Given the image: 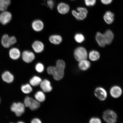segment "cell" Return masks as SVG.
Wrapping results in <instances>:
<instances>
[{
    "label": "cell",
    "mask_w": 123,
    "mask_h": 123,
    "mask_svg": "<svg viewBox=\"0 0 123 123\" xmlns=\"http://www.w3.org/2000/svg\"></svg>",
    "instance_id": "cell-39"
},
{
    "label": "cell",
    "mask_w": 123,
    "mask_h": 123,
    "mask_svg": "<svg viewBox=\"0 0 123 123\" xmlns=\"http://www.w3.org/2000/svg\"><path fill=\"white\" fill-rule=\"evenodd\" d=\"M103 117L104 120L107 123H115L117 119V115L113 111L108 110L104 112Z\"/></svg>",
    "instance_id": "cell-4"
},
{
    "label": "cell",
    "mask_w": 123,
    "mask_h": 123,
    "mask_svg": "<svg viewBox=\"0 0 123 123\" xmlns=\"http://www.w3.org/2000/svg\"><path fill=\"white\" fill-rule=\"evenodd\" d=\"M44 68L43 64L41 63H38L35 65V69L38 73H41L44 71Z\"/></svg>",
    "instance_id": "cell-29"
},
{
    "label": "cell",
    "mask_w": 123,
    "mask_h": 123,
    "mask_svg": "<svg viewBox=\"0 0 123 123\" xmlns=\"http://www.w3.org/2000/svg\"><path fill=\"white\" fill-rule=\"evenodd\" d=\"M2 79L5 82L10 83H12L14 79L13 74L9 71H6L2 75Z\"/></svg>",
    "instance_id": "cell-20"
},
{
    "label": "cell",
    "mask_w": 123,
    "mask_h": 123,
    "mask_svg": "<svg viewBox=\"0 0 123 123\" xmlns=\"http://www.w3.org/2000/svg\"><path fill=\"white\" fill-rule=\"evenodd\" d=\"M106 44H110L113 41L114 35L111 30H108L103 34Z\"/></svg>",
    "instance_id": "cell-19"
},
{
    "label": "cell",
    "mask_w": 123,
    "mask_h": 123,
    "mask_svg": "<svg viewBox=\"0 0 123 123\" xmlns=\"http://www.w3.org/2000/svg\"><path fill=\"white\" fill-rule=\"evenodd\" d=\"M55 68V67L54 66H50L47 69L48 73L49 74L53 75L54 71Z\"/></svg>",
    "instance_id": "cell-33"
},
{
    "label": "cell",
    "mask_w": 123,
    "mask_h": 123,
    "mask_svg": "<svg viewBox=\"0 0 123 123\" xmlns=\"http://www.w3.org/2000/svg\"><path fill=\"white\" fill-rule=\"evenodd\" d=\"M70 6L67 3L61 2L59 3L57 6V10L58 13L61 15L67 14L70 11Z\"/></svg>",
    "instance_id": "cell-8"
},
{
    "label": "cell",
    "mask_w": 123,
    "mask_h": 123,
    "mask_svg": "<svg viewBox=\"0 0 123 123\" xmlns=\"http://www.w3.org/2000/svg\"><path fill=\"white\" fill-rule=\"evenodd\" d=\"M40 85L41 89L44 92H50L52 90L50 82L48 80L45 79L42 81Z\"/></svg>",
    "instance_id": "cell-14"
},
{
    "label": "cell",
    "mask_w": 123,
    "mask_h": 123,
    "mask_svg": "<svg viewBox=\"0 0 123 123\" xmlns=\"http://www.w3.org/2000/svg\"><path fill=\"white\" fill-rule=\"evenodd\" d=\"M74 55L75 59L77 61L80 62L87 59V52L84 48L79 47L77 48L74 50Z\"/></svg>",
    "instance_id": "cell-3"
},
{
    "label": "cell",
    "mask_w": 123,
    "mask_h": 123,
    "mask_svg": "<svg viewBox=\"0 0 123 123\" xmlns=\"http://www.w3.org/2000/svg\"><path fill=\"white\" fill-rule=\"evenodd\" d=\"M9 40H10V43L11 46L17 42L16 38L14 36L10 37Z\"/></svg>",
    "instance_id": "cell-34"
},
{
    "label": "cell",
    "mask_w": 123,
    "mask_h": 123,
    "mask_svg": "<svg viewBox=\"0 0 123 123\" xmlns=\"http://www.w3.org/2000/svg\"><path fill=\"white\" fill-rule=\"evenodd\" d=\"M48 6L50 9H53L55 6V2L53 0H47V2Z\"/></svg>",
    "instance_id": "cell-31"
},
{
    "label": "cell",
    "mask_w": 123,
    "mask_h": 123,
    "mask_svg": "<svg viewBox=\"0 0 123 123\" xmlns=\"http://www.w3.org/2000/svg\"><path fill=\"white\" fill-rule=\"evenodd\" d=\"M35 99L39 102H43L45 101V96L44 92L38 91L37 92L35 96Z\"/></svg>",
    "instance_id": "cell-25"
},
{
    "label": "cell",
    "mask_w": 123,
    "mask_h": 123,
    "mask_svg": "<svg viewBox=\"0 0 123 123\" xmlns=\"http://www.w3.org/2000/svg\"><path fill=\"white\" fill-rule=\"evenodd\" d=\"M49 41L52 44L55 45H58L62 42V38L59 35H53L49 37Z\"/></svg>",
    "instance_id": "cell-17"
},
{
    "label": "cell",
    "mask_w": 123,
    "mask_h": 123,
    "mask_svg": "<svg viewBox=\"0 0 123 123\" xmlns=\"http://www.w3.org/2000/svg\"><path fill=\"white\" fill-rule=\"evenodd\" d=\"M70 0L74 1V0Z\"/></svg>",
    "instance_id": "cell-38"
},
{
    "label": "cell",
    "mask_w": 123,
    "mask_h": 123,
    "mask_svg": "<svg viewBox=\"0 0 123 123\" xmlns=\"http://www.w3.org/2000/svg\"><path fill=\"white\" fill-rule=\"evenodd\" d=\"M110 94L113 98H117L120 97L122 93V90L120 87L115 86L111 87L110 90Z\"/></svg>",
    "instance_id": "cell-13"
},
{
    "label": "cell",
    "mask_w": 123,
    "mask_h": 123,
    "mask_svg": "<svg viewBox=\"0 0 123 123\" xmlns=\"http://www.w3.org/2000/svg\"><path fill=\"white\" fill-rule=\"evenodd\" d=\"M114 14L110 11L105 12L104 15V19L106 23L108 24H112L114 21Z\"/></svg>",
    "instance_id": "cell-15"
},
{
    "label": "cell",
    "mask_w": 123,
    "mask_h": 123,
    "mask_svg": "<svg viewBox=\"0 0 123 123\" xmlns=\"http://www.w3.org/2000/svg\"><path fill=\"white\" fill-rule=\"evenodd\" d=\"M10 4V0H0V11H5Z\"/></svg>",
    "instance_id": "cell-23"
},
{
    "label": "cell",
    "mask_w": 123,
    "mask_h": 123,
    "mask_svg": "<svg viewBox=\"0 0 123 123\" xmlns=\"http://www.w3.org/2000/svg\"><path fill=\"white\" fill-rule=\"evenodd\" d=\"M24 104L25 107L29 108L32 110H37L40 105L39 102L29 97H27L25 99Z\"/></svg>",
    "instance_id": "cell-5"
},
{
    "label": "cell",
    "mask_w": 123,
    "mask_h": 123,
    "mask_svg": "<svg viewBox=\"0 0 123 123\" xmlns=\"http://www.w3.org/2000/svg\"><path fill=\"white\" fill-rule=\"evenodd\" d=\"M12 15L10 12L4 11L0 14V23L5 25L10 22L12 19Z\"/></svg>",
    "instance_id": "cell-10"
},
{
    "label": "cell",
    "mask_w": 123,
    "mask_h": 123,
    "mask_svg": "<svg viewBox=\"0 0 123 123\" xmlns=\"http://www.w3.org/2000/svg\"><path fill=\"white\" fill-rule=\"evenodd\" d=\"M65 67V63L63 60H59L57 61L53 75L54 79L58 81L62 79L64 76Z\"/></svg>",
    "instance_id": "cell-1"
},
{
    "label": "cell",
    "mask_w": 123,
    "mask_h": 123,
    "mask_svg": "<svg viewBox=\"0 0 123 123\" xmlns=\"http://www.w3.org/2000/svg\"><path fill=\"white\" fill-rule=\"evenodd\" d=\"M31 123H42L41 121L38 118H35L32 120Z\"/></svg>",
    "instance_id": "cell-36"
},
{
    "label": "cell",
    "mask_w": 123,
    "mask_h": 123,
    "mask_svg": "<svg viewBox=\"0 0 123 123\" xmlns=\"http://www.w3.org/2000/svg\"><path fill=\"white\" fill-rule=\"evenodd\" d=\"M21 90L24 93L28 94L32 92L33 89L31 85L27 84L21 86Z\"/></svg>",
    "instance_id": "cell-27"
},
{
    "label": "cell",
    "mask_w": 123,
    "mask_h": 123,
    "mask_svg": "<svg viewBox=\"0 0 123 123\" xmlns=\"http://www.w3.org/2000/svg\"><path fill=\"white\" fill-rule=\"evenodd\" d=\"M9 38L10 37L7 34L4 35L1 38V44L5 48H8L11 46Z\"/></svg>",
    "instance_id": "cell-22"
},
{
    "label": "cell",
    "mask_w": 123,
    "mask_h": 123,
    "mask_svg": "<svg viewBox=\"0 0 123 123\" xmlns=\"http://www.w3.org/2000/svg\"><path fill=\"white\" fill-rule=\"evenodd\" d=\"M25 106L21 102L14 103L11 106V110L14 112L17 116H20L25 111Z\"/></svg>",
    "instance_id": "cell-6"
},
{
    "label": "cell",
    "mask_w": 123,
    "mask_h": 123,
    "mask_svg": "<svg viewBox=\"0 0 123 123\" xmlns=\"http://www.w3.org/2000/svg\"><path fill=\"white\" fill-rule=\"evenodd\" d=\"M35 54L30 51H24L22 53L23 61L27 63L32 62L35 60Z\"/></svg>",
    "instance_id": "cell-7"
},
{
    "label": "cell",
    "mask_w": 123,
    "mask_h": 123,
    "mask_svg": "<svg viewBox=\"0 0 123 123\" xmlns=\"http://www.w3.org/2000/svg\"><path fill=\"white\" fill-rule=\"evenodd\" d=\"M100 55L99 52L95 50H92L90 52L89 57L91 60L95 61L98 60L100 58Z\"/></svg>",
    "instance_id": "cell-26"
},
{
    "label": "cell",
    "mask_w": 123,
    "mask_h": 123,
    "mask_svg": "<svg viewBox=\"0 0 123 123\" xmlns=\"http://www.w3.org/2000/svg\"><path fill=\"white\" fill-rule=\"evenodd\" d=\"M86 5L88 7H92L96 3V0H84Z\"/></svg>",
    "instance_id": "cell-30"
},
{
    "label": "cell",
    "mask_w": 123,
    "mask_h": 123,
    "mask_svg": "<svg viewBox=\"0 0 123 123\" xmlns=\"http://www.w3.org/2000/svg\"><path fill=\"white\" fill-rule=\"evenodd\" d=\"M113 0H101L102 3L105 5H108L111 4Z\"/></svg>",
    "instance_id": "cell-35"
},
{
    "label": "cell",
    "mask_w": 123,
    "mask_h": 123,
    "mask_svg": "<svg viewBox=\"0 0 123 123\" xmlns=\"http://www.w3.org/2000/svg\"><path fill=\"white\" fill-rule=\"evenodd\" d=\"M74 39L77 42L81 43L84 41L85 38L82 34L80 33H78L75 35Z\"/></svg>",
    "instance_id": "cell-28"
},
{
    "label": "cell",
    "mask_w": 123,
    "mask_h": 123,
    "mask_svg": "<svg viewBox=\"0 0 123 123\" xmlns=\"http://www.w3.org/2000/svg\"><path fill=\"white\" fill-rule=\"evenodd\" d=\"M90 66V62L86 60H83L79 62L78 67L81 70L85 71L89 68Z\"/></svg>",
    "instance_id": "cell-21"
},
{
    "label": "cell",
    "mask_w": 123,
    "mask_h": 123,
    "mask_svg": "<svg viewBox=\"0 0 123 123\" xmlns=\"http://www.w3.org/2000/svg\"><path fill=\"white\" fill-rule=\"evenodd\" d=\"M32 47L33 50L37 53H41L44 50V44L40 41H35L32 44Z\"/></svg>",
    "instance_id": "cell-12"
},
{
    "label": "cell",
    "mask_w": 123,
    "mask_h": 123,
    "mask_svg": "<svg viewBox=\"0 0 123 123\" xmlns=\"http://www.w3.org/2000/svg\"><path fill=\"white\" fill-rule=\"evenodd\" d=\"M89 123H101V120L97 117L91 118L89 121Z\"/></svg>",
    "instance_id": "cell-32"
},
{
    "label": "cell",
    "mask_w": 123,
    "mask_h": 123,
    "mask_svg": "<svg viewBox=\"0 0 123 123\" xmlns=\"http://www.w3.org/2000/svg\"><path fill=\"white\" fill-rule=\"evenodd\" d=\"M18 123H24L21 122V121H20V122H18Z\"/></svg>",
    "instance_id": "cell-37"
},
{
    "label": "cell",
    "mask_w": 123,
    "mask_h": 123,
    "mask_svg": "<svg viewBox=\"0 0 123 123\" xmlns=\"http://www.w3.org/2000/svg\"><path fill=\"white\" fill-rule=\"evenodd\" d=\"M42 81V79L39 77L35 76L30 80V83L31 85L36 86L40 84Z\"/></svg>",
    "instance_id": "cell-24"
},
{
    "label": "cell",
    "mask_w": 123,
    "mask_h": 123,
    "mask_svg": "<svg viewBox=\"0 0 123 123\" xmlns=\"http://www.w3.org/2000/svg\"><path fill=\"white\" fill-rule=\"evenodd\" d=\"M94 94L100 100H105L107 97V93L105 89L101 87H98L95 90Z\"/></svg>",
    "instance_id": "cell-9"
},
{
    "label": "cell",
    "mask_w": 123,
    "mask_h": 123,
    "mask_svg": "<svg viewBox=\"0 0 123 123\" xmlns=\"http://www.w3.org/2000/svg\"><path fill=\"white\" fill-rule=\"evenodd\" d=\"M21 55L20 51L19 49L16 48H12L9 51V56L10 58L13 60L19 59Z\"/></svg>",
    "instance_id": "cell-16"
},
{
    "label": "cell",
    "mask_w": 123,
    "mask_h": 123,
    "mask_svg": "<svg viewBox=\"0 0 123 123\" xmlns=\"http://www.w3.org/2000/svg\"><path fill=\"white\" fill-rule=\"evenodd\" d=\"M44 24L43 21L40 19H36L32 23V27L33 30L36 32L42 31L44 27Z\"/></svg>",
    "instance_id": "cell-11"
},
{
    "label": "cell",
    "mask_w": 123,
    "mask_h": 123,
    "mask_svg": "<svg viewBox=\"0 0 123 123\" xmlns=\"http://www.w3.org/2000/svg\"><path fill=\"white\" fill-rule=\"evenodd\" d=\"M88 13L87 9L83 7H78L77 8L76 10H73L72 11V15L78 20H83L85 19Z\"/></svg>",
    "instance_id": "cell-2"
},
{
    "label": "cell",
    "mask_w": 123,
    "mask_h": 123,
    "mask_svg": "<svg viewBox=\"0 0 123 123\" xmlns=\"http://www.w3.org/2000/svg\"><path fill=\"white\" fill-rule=\"evenodd\" d=\"M96 39L98 45L100 47H104L106 44L103 34L100 32H98L97 33Z\"/></svg>",
    "instance_id": "cell-18"
}]
</instances>
